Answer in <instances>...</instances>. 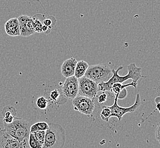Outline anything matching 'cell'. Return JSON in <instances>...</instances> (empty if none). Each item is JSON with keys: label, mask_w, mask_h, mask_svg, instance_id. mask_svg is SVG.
<instances>
[{"label": "cell", "mask_w": 160, "mask_h": 148, "mask_svg": "<svg viewBox=\"0 0 160 148\" xmlns=\"http://www.w3.org/2000/svg\"><path fill=\"white\" fill-rule=\"evenodd\" d=\"M21 142L10 136L5 130H0V148H20Z\"/></svg>", "instance_id": "11"}, {"label": "cell", "mask_w": 160, "mask_h": 148, "mask_svg": "<svg viewBox=\"0 0 160 148\" xmlns=\"http://www.w3.org/2000/svg\"><path fill=\"white\" fill-rule=\"evenodd\" d=\"M118 95H115L114 104L109 106L111 109V117H117L119 120H122L123 116L127 113H132L136 111L141 105V99L140 94L138 93L134 104L129 107H122L118 104Z\"/></svg>", "instance_id": "6"}, {"label": "cell", "mask_w": 160, "mask_h": 148, "mask_svg": "<svg viewBox=\"0 0 160 148\" xmlns=\"http://www.w3.org/2000/svg\"><path fill=\"white\" fill-rule=\"evenodd\" d=\"M157 105H156V108H157V110L158 111H160V108H159V105H160V104H156Z\"/></svg>", "instance_id": "28"}, {"label": "cell", "mask_w": 160, "mask_h": 148, "mask_svg": "<svg viewBox=\"0 0 160 148\" xmlns=\"http://www.w3.org/2000/svg\"><path fill=\"white\" fill-rule=\"evenodd\" d=\"M36 106L40 110H46L47 109L51 107V104L48 99L46 97L40 96L36 100Z\"/></svg>", "instance_id": "16"}, {"label": "cell", "mask_w": 160, "mask_h": 148, "mask_svg": "<svg viewBox=\"0 0 160 148\" xmlns=\"http://www.w3.org/2000/svg\"><path fill=\"white\" fill-rule=\"evenodd\" d=\"M6 34L11 37L20 36L18 20L17 18H12L6 21L4 25Z\"/></svg>", "instance_id": "13"}, {"label": "cell", "mask_w": 160, "mask_h": 148, "mask_svg": "<svg viewBox=\"0 0 160 148\" xmlns=\"http://www.w3.org/2000/svg\"><path fill=\"white\" fill-rule=\"evenodd\" d=\"M155 102L156 104H160V96H157L155 99Z\"/></svg>", "instance_id": "27"}, {"label": "cell", "mask_w": 160, "mask_h": 148, "mask_svg": "<svg viewBox=\"0 0 160 148\" xmlns=\"http://www.w3.org/2000/svg\"><path fill=\"white\" fill-rule=\"evenodd\" d=\"M20 36L29 37L35 33L34 30L32 17L26 15H21L18 18Z\"/></svg>", "instance_id": "10"}, {"label": "cell", "mask_w": 160, "mask_h": 148, "mask_svg": "<svg viewBox=\"0 0 160 148\" xmlns=\"http://www.w3.org/2000/svg\"><path fill=\"white\" fill-rule=\"evenodd\" d=\"M88 67V63L84 61H80L77 62L74 70V77L77 79H80L83 77Z\"/></svg>", "instance_id": "14"}, {"label": "cell", "mask_w": 160, "mask_h": 148, "mask_svg": "<svg viewBox=\"0 0 160 148\" xmlns=\"http://www.w3.org/2000/svg\"><path fill=\"white\" fill-rule=\"evenodd\" d=\"M106 92H102L98 96H97V102L99 104H105L108 100V95L109 94Z\"/></svg>", "instance_id": "23"}, {"label": "cell", "mask_w": 160, "mask_h": 148, "mask_svg": "<svg viewBox=\"0 0 160 148\" xmlns=\"http://www.w3.org/2000/svg\"><path fill=\"white\" fill-rule=\"evenodd\" d=\"M111 109L109 106L103 105L102 108L101 112L100 114V116L102 120L108 123L111 117Z\"/></svg>", "instance_id": "18"}, {"label": "cell", "mask_w": 160, "mask_h": 148, "mask_svg": "<svg viewBox=\"0 0 160 148\" xmlns=\"http://www.w3.org/2000/svg\"><path fill=\"white\" fill-rule=\"evenodd\" d=\"M137 85H138V83H134L133 82L127 84H122V83H116L112 84V86L111 87V92L114 93L115 95H118L122 90L127 87H133L136 88Z\"/></svg>", "instance_id": "15"}, {"label": "cell", "mask_w": 160, "mask_h": 148, "mask_svg": "<svg viewBox=\"0 0 160 148\" xmlns=\"http://www.w3.org/2000/svg\"><path fill=\"white\" fill-rule=\"evenodd\" d=\"M62 93L67 100H73L78 95V81L74 76L66 78L62 86Z\"/></svg>", "instance_id": "8"}, {"label": "cell", "mask_w": 160, "mask_h": 148, "mask_svg": "<svg viewBox=\"0 0 160 148\" xmlns=\"http://www.w3.org/2000/svg\"><path fill=\"white\" fill-rule=\"evenodd\" d=\"M78 95L82 96L93 100L96 99L98 93V84L84 76L78 79Z\"/></svg>", "instance_id": "5"}, {"label": "cell", "mask_w": 160, "mask_h": 148, "mask_svg": "<svg viewBox=\"0 0 160 148\" xmlns=\"http://www.w3.org/2000/svg\"><path fill=\"white\" fill-rule=\"evenodd\" d=\"M123 68V66H120L117 70L112 69V75L110 79L107 82L98 84V91L111 92V87L114 83H123V82L128 79H132L133 82L138 83V81L141 77H146L142 75V68L136 66L135 63H131L127 66L128 73L126 75L120 76L118 74V72Z\"/></svg>", "instance_id": "1"}, {"label": "cell", "mask_w": 160, "mask_h": 148, "mask_svg": "<svg viewBox=\"0 0 160 148\" xmlns=\"http://www.w3.org/2000/svg\"><path fill=\"white\" fill-rule=\"evenodd\" d=\"M77 62V60L74 58H71L64 61L61 67V73L64 77L67 78L74 76Z\"/></svg>", "instance_id": "12"}, {"label": "cell", "mask_w": 160, "mask_h": 148, "mask_svg": "<svg viewBox=\"0 0 160 148\" xmlns=\"http://www.w3.org/2000/svg\"><path fill=\"white\" fill-rule=\"evenodd\" d=\"M66 140L65 131L59 124L50 123L46 131L42 148H63Z\"/></svg>", "instance_id": "2"}, {"label": "cell", "mask_w": 160, "mask_h": 148, "mask_svg": "<svg viewBox=\"0 0 160 148\" xmlns=\"http://www.w3.org/2000/svg\"><path fill=\"white\" fill-rule=\"evenodd\" d=\"M33 24H34V30L37 33H43L42 27H43V20L40 21L38 18H37L35 16L32 17Z\"/></svg>", "instance_id": "21"}, {"label": "cell", "mask_w": 160, "mask_h": 148, "mask_svg": "<svg viewBox=\"0 0 160 148\" xmlns=\"http://www.w3.org/2000/svg\"><path fill=\"white\" fill-rule=\"evenodd\" d=\"M127 95V91L126 88L120 91V93L118 95V99H124L126 98Z\"/></svg>", "instance_id": "25"}, {"label": "cell", "mask_w": 160, "mask_h": 148, "mask_svg": "<svg viewBox=\"0 0 160 148\" xmlns=\"http://www.w3.org/2000/svg\"><path fill=\"white\" fill-rule=\"evenodd\" d=\"M32 133H33L35 137L37 140L39 142L40 145L42 146L43 147V144L44 142V139H45V135H46V131H36Z\"/></svg>", "instance_id": "22"}, {"label": "cell", "mask_w": 160, "mask_h": 148, "mask_svg": "<svg viewBox=\"0 0 160 148\" xmlns=\"http://www.w3.org/2000/svg\"><path fill=\"white\" fill-rule=\"evenodd\" d=\"M48 127H49V124L46 122H44V121L38 122L30 126V133H32L36 131H39V130L46 131L47 130H48Z\"/></svg>", "instance_id": "17"}, {"label": "cell", "mask_w": 160, "mask_h": 148, "mask_svg": "<svg viewBox=\"0 0 160 148\" xmlns=\"http://www.w3.org/2000/svg\"><path fill=\"white\" fill-rule=\"evenodd\" d=\"M112 75V70L110 67L106 63H102L89 66L84 77L98 84L108 81Z\"/></svg>", "instance_id": "4"}, {"label": "cell", "mask_w": 160, "mask_h": 148, "mask_svg": "<svg viewBox=\"0 0 160 148\" xmlns=\"http://www.w3.org/2000/svg\"><path fill=\"white\" fill-rule=\"evenodd\" d=\"M44 96L48 99L51 105H62L68 100L63 96L62 88L57 87H46Z\"/></svg>", "instance_id": "9"}, {"label": "cell", "mask_w": 160, "mask_h": 148, "mask_svg": "<svg viewBox=\"0 0 160 148\" xmlns=\"http://www.w3.org/2000/svg\"><path fill=\"white\" fill-rule=\"evenodd\" d=\"M28 145L30 148H42V146L38 141L32 133H30L28 136Z\"/></svg>", "instance_id": "20"}, {"label": "cell", "mask_w": 160, "mask_h": 148, "mask_svg": "<svg viewBox=\"0 0 160 148\" xmlns=\"http://www.w3.org/2000/svg\"><path fill=\"white\" fill-rule=\"evenodd\" d=\"M16 109L12 106H6L3 108V111H2L3 118H8L11 116H16Z\"/></svg>", "instance_id": "19"}, {"label": "cell", "mask_w": 160, "mask_h": 148, "mask_svg": "<svg viewBox=\"0 0 160 148\" xmlns=\"http://www.w3.org/2000/svg\"><path fill=\"white\" fill-rule=\"evenodd\" d=\"M72 104L75 111L88 116L92 114L96 108L93 99L82 96L77 95L72 100Z\"/></svg>", "instance_id": "7"}, {"label": "cell", "mask_w": 160, "mask_h": 148, "mask_svg": "<svg viewBox=\"0 0 160 148\" xmlns=\"http://www.w3.org/2000/svg\"><path fill=\"white\" fill-rule=\"evenodd\" d=\"M4 130L10 136L18 140L19 142L23 139L28 138L30 135V125L27 121L21 118L14 117L12 123H3Z\"/></svg>", "instance_id": "3"}, {"label": "cell", "mask_w": 160, "mask_h": 148, "mask_svg": "<svg viewBox=\"0 0 160 148\" xmlns=\"http://www.w3.org/2000/svg\"><path fill=\"white\" fill-rule=\"evenodd\" d=\"M160 124H157V127L156 130V139L158 142H160Z\"/></svg>", "instance_id": "26"}, {"label": "cell", "mask_w": 160, "mask_h": 148, "mask_svg": "<svg viewBox=\"0 0 160 148\" xmlns=\"http://www.w3.org/2000/svg\"><path fill=\"white\" fill-rule=\"evenodd\" d=\"M42 22H43V25L46 26L48 28H49L51 29V28H52L53 26L54 25V24H53V22L51 20V19H49V18L44 19Z\"/></svg>", "instance_id": "24"}]
</instances>
